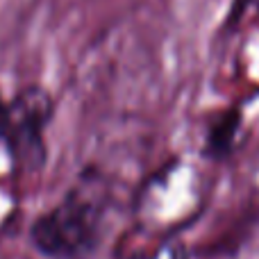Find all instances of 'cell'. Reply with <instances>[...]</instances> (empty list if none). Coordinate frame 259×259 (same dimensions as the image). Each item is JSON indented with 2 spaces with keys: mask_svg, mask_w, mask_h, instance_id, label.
Returning a JSON list of instances; mask_svg holds the SVG:
<instances>
[{
  "mask_svg": "<svg viewBox=\"0 0 259 259\" xmlns=\"http://www.w3.org/2000/svg\"><path fill=\"white\" fill-rule=\"evenodd\" d=\"M107 205V180L89 166L66 196L32 223V246L50 259H84L100 241Z\"/></svg>",
  "mask_w": 259,
  "mask_h": 259,
  "instance_id": "cell-1",
  "label": "cell"
},
{
  "mask_svg": "<svg viewBox=\"0 0 259 259\" xmlns=\"http://www.w3.org/2000/svg\"><path fill=\"white\" fill-rule=\"evenodd\" d=\"M53 116V98L44 87H25L9 103L5 143L21 168H41L46 161L44 130Z\"/></svg>",
  "mask_w": 259,
  "mask_h": 259,
  "instance_id": "cell-2",
  "label": "cell"
},
{
  "mask_svg": "<svg viewBox=\"0 0 259 259\" xmlns=\"http://www.w3.org/2000/svg\"><path fill=\"white\" fill-rule=\"evenodd\" d=\"M7 123H9V103H5L3 94H0V141H5Z\"/></svg>",
  "mask_w": 259,
  "mask_h": 259,
  "instance_id": "cell-3",
  "label": "cell"
}]
</instances>
